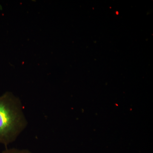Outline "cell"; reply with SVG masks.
<instances>
[{
  "mask_svg": "<svg viewBox=\"0 0 153 153\" xmlns=\"http://www.w3.org/2000/svg\"><path fill=\"white\" fill-rule=\"evenodd\" d=\"M22 101L11 92L0 95V144L7 148L28 126Z\"/></svg>",
  "mask_w": 153,
  "mask_h": 153,
  "instance_id": "1",
  "label": "cell"
},
{
  "mask_svg": "<svg viewBox=\"0 0 153 153\" xmlns=\"http://www.w3.org/2000/svg\"><path fill=\"white\" fill-rule=\"evenodd\" d=\"M1 153H32L30 150L26 149H16V148H11L8 149L6 148Z\"/></svg>",
  "mask_w": 153,
  "mask_h": 153,
  "instance_id": "2",
  "label": "cell"
}]
</instances>
